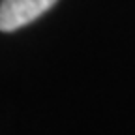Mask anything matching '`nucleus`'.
Masks as SVG:
<instances>
[{"label":"nucleus","instance_id":"f257e3e1","mask_svg":"<svg viewBox=\"0 0 135 135\" xmlns=\"http://www.w3.org/2000/svg\"><path fill=\"white\" fill-rule=\"evenodd\" d=\"M58 0H0V30H19L51 9Z\"/></svg>","mask_w":135,"mask_h":135}]
</instances>
